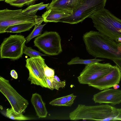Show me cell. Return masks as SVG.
<instances>
[{"label":"cell","instance_id":"cell-13","mask_svg":"<svg viewBox=\"0 0 121 121\" xmlns=\"http://www.w3.org/2000/svg\"><path fill=\"white\" fill-rule=\"evenodd\" d=\"M73 11L71 10L51 9L44 12L42 17L44 22H57L61 19L70 16Z\"/></svg>","mask_w":121,"mask_h":121},{"label":"cell","instance_id":"cell-28","mask_svg":"<svg viewBox=\"0 0 121 121\" xmlns=\"http://www.w3.org/2000/svg\"><path fill=\"white\" fill-rule=\"evenodd\" d=\"M10 74L11 76L15 79H17L18 78V75L17 72L14 70H11Z\"/></svg>","mask_w":121,"mask_h":121},{"label":"cell","instance_id":"cell-3","mask_svg":"<svg viewBox=\"0 0 121 121\" xmlns=\"http://www.w3.org/2000/svg\"><path fill=\"white\" fill-rule=\"evenodd\" d=\"M89 17L98 31L118 43L119 38H121V19L105 8Z\"/></svg>","mask_w":121,"mask_h":121},{"label":"cell","instance_id":"cell-35","mask_svg":"<svg viewBox=\"0 0 121 121\" xmlns=\"http://www.w3.org/2000/svg\"></svg>","mask_w":121,"mask_h":121},{"label":"cell","instance_id":"cell-12","mask_svg":"<svg viewBox=\"0 0 121 121\" xmlns=\"http://www.w3.org/2000/svg\"><path fill=\"white\" fill-rule=\"evenodd\" d=\"M92 99L95 103L110 104L114 106L121 103V90L108 89L95 94Z\"/></svg>","mask_w":121,"mask_h":121},{"label":"cell","instance_id":"cell-31","mask_svg":"<svg viewBox=\"0 0 121 121\" xmlns=\"http://www.w3.org/2000/svg\"><path fill=\"white\" fill-rule=\"evenodd\" d=\"M120 87L118 84H115L113 85V88L115 89H118Z\"/></svg>","mask_w":121,"mask_h":121},{"label":"cell","instance_id":"cell-7","mask_svg":"<svg viewBox=\"0 0 121 121\" xmlns=\"http://www.w3.org/2000/svg\"><path fill=\"white\" fill-rule=\"evenodd\" d=\"M60 35L55 31H45L35 38L34 46L46 54L59 55L62 52Z\"/></svg>","mask_w":121,"mask_h":121},{"label":"cell","instance_id":"cell-25","mask_svg":"<svg viewBox=\"0 0 121 121\" xmlns=\"http://www.w3.org/2000/svg\"><path fill=\"white\" fill-rule=\"evenodd\" d=\"M55 71L54 69L49 68L46 65L44 68L45 75L47 78H53L55 75Z\"/></svg>","mask_w":121,"mask_h":121},{"label":"cell","instance_id":"cell-11","mask_svg":"<svg viewBox=\"0 0 121 121\" xmlns=\"http://www.w3.org/2000/svg\"><path fill=\"white\" fill-rule=\"evenodd\" d=\"M121 79V71L116 65L109 73L101 78L92 81L88 85L101 91L112 87L115 84H119Z\"/></svg>","mask_w":121,"mask_h":121},{"label":"cell","instance_id":"cell-18","mask_svg":"<svg viewBox=\"0 0 121 121\" xmlns=\"http://www.w3.org/2000/svg\"><path fill=\"white\" fill-rule=\"evenodd\" d=\"M49 4H45L43 2H42L36 4L31 5L23 10V12L28 14L36 15L38 11L47 8Z\"/></svg>","mask_w":121,"mask_h":121},{"label":"cell","instance_id":"cell-5","mask_svg":"<svg viewBox=\"0 0 121 121\" xmlns=\"http://www.w3.org/2000/svg\"><path fill=\"white\" fill-rule=\"evenodd\" d=\"M107 0H82L80 5L69 16L61 19L58 22L71 24L82 22L91 15L104 8Z\"/></svg>","mask_w":121,"mask_h":121},{"label":"cell","instance_id":"cell-16","mask_svg":"<svg viewBox=\"0 0 121 121\" xmlns=\"http://www.w3.org/2000/svg\"><path fill=\"white\" fill-rule=\"evenodd\" d=\"M36 24L34 22H29L17 24L10 26L4 31L5 32L20 33L29 30Z\"/></svg>","mask_w":121,"mask_h":121},{"label":"cell","instance_id":"cell-27","mask_svg":"<svg viewBox=\"0 0 121 121\" xmlns=\"http://www.w3.org/2000/svg\"><path fill=\"white\" fill-rule=\"evenodd\" d=\"M46 82L48 86V88L51 90H53L54 89L53 87L52 82L50 78H46Z\"/></svg>","mask_w":121,"mask_h":121},{"label":"cell","instance_id":"cell-10","mask_svg":"<svg viewBox=\"0 0 121 121\" xmlns=\"http://www.w3.org/2000/svg\"><path fill=\"white\" fill-rule=\"evenodd\" d=\"M0 91L10 103L14 111L22 113L27 108L28 101L21 95L10 84L9 80L0 76Z\"/></svg>","mask_w":121,"mask_h":121},{"label":"cell","instance_id":"cell-34","mask_svg":"<svg viewBox=\"0 0 121 121\" xmlns=\"http://www.w3.org/2000/svg\"><path fill=\"white\" fill-rule=\"evenodd\" d=\"M55 0H52V1H54Z\"/></svg>","mask_w":121,"mask_h":121},{"label":"cell","instance_id":"cell-14","mask_svg":"<svg viewBox=\"0 0 121 121\" xmlns=\"http://www.w3.org/2000/svg\"><path fill=\"white\" fill-rule=\"evenodd\" d=\"M82 0H56L49 4L47 10L51 9L75 10L81 4Z\"/></svg>","mask_w":121,"mask_h":121},{"label":"cell","instance_id":"cell-26","mask_svg":"<svg viewBox=\"0 0 121 121\" xmlns=\"http://www.w3.org/2000/svg\"><path fill=\"white\" fill-rule=\"evenodd\" d=\"M67 104L68 106H71L74 103V101L77 96L72 93L67 95Z\"/></svg>","mask_w":121,"mask_h":121},{"label":"cell","instance_id":"cell-33","mask_svg":"<svg viewBox=\"0 0 121 121\" xmlns=\"http://www.w3.org/2000/svg\"><path fill=\"white\" fill-rule=\"evenodd\" d=\"M5 0H0V1H5Z\"/></svg>","mask_w":121,"mask_h":121},{"label":"cell","instance_id":"cell-21","mask_svg":"<svg viewBox=\"0 0 121 121\" xmlns=\"http://www.w3.org/2000/svg\"><path fill=\"white\" fill-rule=\"evenodd\" d=\"M23 54L29 56L30 58L38 57L39 56H45L47 55L42 54L39 52L33 49L30 47L25 46L23 52Z\"/></svg>","mask_w":121,"mask_h":121},{"label":"cell","instance_id":"cell-15","mask_svg":"<svg viewBox=\"0 0 121 121\" xmlns=\"http://www.w3.org/2000/svg\"><path fill=\"white\" fill-rule=\"evenodd\" d=\"M31 101L38 117L39 118L46 117L48 112L45 103L43 101L41 95L37 93L33 94Z\"/></svg>","mask_w":121,"mask_h":121},{"label":"cell","instance_id":"cell-32","mask_svg":"<svg viewBox=\"0 0 121 121\" xmlns=\"http://www.w3.org/2000/svg\"><path fill=\"white\" fill-rule=\"evenodd\" d=\"M16 0H5V2L6 3L9 4L10 3Z\"/></svg>","mask_w":121,"mask_h":121},{"label":"cell","instance_id":"cell-19","mask_svg":"<svg viewBox=\"0 0 121 121\" xmlns=\"http://www.w3.org/2000/svg\"><path fill=\"white\" fill-rule=\"evenodd\" d=\"M103 60L95 58L90 59H80L78 57L73 58L70 61L67 63V64L70 65L76 64H84L87 65L93 63L99 62Z\"/></svg>","mask_w":121,"mask_h":121},{"label":"cell","instance_id":"cell-1","mask_svg":"<svg viewBox=\"0 0 121 121\" xmlns=\"http://www.w3.org/2000/svg\"><path fill=\"white\" fill-rule=\"evenodd\" d=\"M83 39L86 51L95 58L113 61L121 60V44L99 31L91 30L84 34Z\"/></svg>","mask_w":121,"mask_h":121},{"label":"cell","instance_id":"cell-22","mask_svg":"<svg viewBox=\"0 0 121 121\" xmlns=\"http://www.w3.org/2000/svg\"><path fill=\"white\" fill-rule=\"evenodd\" d=\"M50 78L54 89L58 90L60 88H64L66 85L65 81H61L57 75H55L53 78Z\"/></svg>","mask_w":121,"mask_h":121},{"label":"cell","instance_id":"cell-4","mask_svg":"<svg viewBox=\"0 0 121 121\" xmlns=\"http://www.w3.org/2000/svg\"><path fill=\"white\" fill-rule=\"evenodd\" d=\"M23 10L6 8L0 10V33H4L7 28L12 25L29 22L35 23L38 25L43 21L42 17L23 13Z\"/></svg>","mask_w":121,"mask_h":121},{"label":"cell","instance_id":"cell-23","mask_svg":"<svg viewBox=\"0 0 121 121\" xmlns=\"http://www.w3.org/2000/svg\"><path fill=\"white\" fill-rule=\"evenodd\" d=\"M67 96L55 99L50 102L49 104L52 106H68Z\"/></svg>","mask_w":121,"mask_h":121},{"label":"cell","instance_id":"cell-2","mask_svg":"<svg viewBox=\"0 0 121 121\" xmlns=\"http://www.w3.org/2000/svg\"><path fill=\"white\" fill-rule=\"evenodd\" d=\"M118 114L117 108L107 104L92 106L80 104L69 113V117L74 121H115Z\"/></svg>","mask_w":121,"mask_h":121},{"label":"cell","instance_id":"cell-29","mask_svg":"<svg viewBox=\"0 0 121 121\" xmlns=\"http://www.w3.org/2000/svg\"><path fill=\"white\" fill-rule=\"evenodd\" d=\"M119 67L121 71V60H115L113 61Z\"/></svg>","mask_w":121,"mask_h":121},{"label":"cell","instance_id":"cell-30","mask_svg":"<svg viewBox=\"0 0 121 121\" xmlns=\"http://www.w3.org/2000/svg\"><path fill=\"white\" fill-rule=\"evenodd\" d=\"M118 114L115 119V121L121 120V108H117Z\"/></svg>","mask_w":121,"mask_h":121},{"label":"cell","instance_id":"cell-9","mask_svg":"<svg viewBox=\"0 0 121 121\" xmlns=\"http://www.w3.org/2000/svg\"><path fill=\"white\" fill-rule=\"evenodd\" d=\"M114 67L109 63H102L98 62L86 65L78 77V81L81 84H88L110 72Z\"/></svg>","mask_w":121,"mask_h":121},{"label":"cell","instance_id":"cell-20","mask_svg":"<svg viewBox=\"0 0 121 121\" xmlns=\"http://www.w3.org/2000/svg\"><path fill=\"white\" fill-rule=\"evenodd\" d=\"M46 24L37 25L35 26V27L32 31L30 34L25 38L26 43L29 42L33 38L37 36H39L41 34L43 29Z\"/></svg>","mask_w":121,"mask_h":121},{"label":"cell","instance_id":"cell-17","mask_svg":"<svg viewBox=\"0 0 121 121\" xmlns=\"http://www.w3.org/2000/svg\"><path fill=\"white\" fill-rule=\"evenodd\" d=\"M5 116L9 118L18 120H29L30 118L24 115L22 113H18L15 112L11 107L6 109Z\"/></svg>","mask_w":121,"mask_h":121},{"label":"cell","instance_id":"cell-6","mask_svg":"<svg viewBox=\"0 0 121 121\" xmlns=\"http://www.w3.org/2000/svg\"><path fill=\"white\" fill-rule=\"evenodd\" d=\"M26 41L24 36L21 35H10L4 39L0 46V59L15 60L21 57Z\"/></svg>","mask_w":121,"mask_h":121},{"label":"cell","instance_id":"cell-24","mask_svg":"<svg viewBox=\"0 0 121 121\" xmlns=\"http://www.w3.org/2000/svg\"><path fill=\"white\" fill-rule=\"evenodd\" d=\"M37 0H16L9 4L12 6L21 7L24 6L32 4Z\"/></svg>","mask_w":121,"mask_h":121},{"label":"cell","instance_id":"cell-8","mask_svg":"<svg viewBox=\"0 0 121 121\" xmlns=\"http://www.w3.org/2000/svg\"><path fill=\"white\" fill-rule=\"evenodd\" d=\"M26 61L25 66L29 72L28 80L30 84L48 88L44 73V68L47 65L45 59L39 56L27 58Z\"/></svg>","mask_w":121,"mask_h":121}]
</instances>
